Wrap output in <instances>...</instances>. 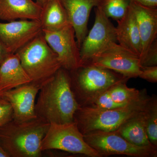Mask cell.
I'll return each instance as SVG.
<instances>
[{"instance_id": "7a4b0ae2", "label": "cell", "mask_w": 157, "mask_h": 157, "mask_svg": "<svg viewBox=\"0 0 157 157\" xmlns=\"http://www.w3.org/2000/svg\"><path fill=\"white\" fill-rule=\"evenodd\" d=\"M50 124L37 117L24 122L13 119L0 128V143L9 157H40L42 140Z\"/></svg>"}, {"instance_id": "e0dca14e", "label": "cell", "mask_w": 157, "mask_h": 157, "mask_svg": "<svg viewBox=\"0 0 157 157\" xmlns=\"http://www.w3.org/2000/svg\"><path fill=\"white\" fill-rule=\"evenodd\" d=\"M32 80L21 63L17 54L10 53L0 66V92L27 84Z\"/></svg>"}, {"instance_id": "484cf974", "label": "cell", "mask_w": 157, "mask_h": 157, "mask_svg": "<svg viewBox=\"0 0 157 157\" xmlns=\"http://www.w3.org/2000/svg\"><path fill=\"white\" fill-rule=\"evenodd\" d=\"M142 6L150 8H157V0H133Z\"/></svg>"}, {"instance_id": "d4e9b609", "label": "cell", "mask_w": 157, "mask_h": 157, "mask_svg": "<svg viewBox=\"0 0 157 157\" xmlns=\"http://www.w3.org/2000/svg\"><path fill=\"white\" fill-rule=\"evenodd\" d=\"M138 77L149 82L155 83L157 82V66L142 67Z\"/></svg>"}, {"instance_id": "cb8c5ba5", "label": "cell", "mask_w": 157, "mask_h": 157, "mask_svg": "<svg viewBox=\"0 0 157 157\" xmlns=\"http://www.w3.org/2000/svg\"><path fill=\"white\" fill-rule=\"evenodd\" d=\"M143 67L157 66V42L155 40L149 48L146 56L141 62Z\"/></svg>"}, {"instance_id": "52a82bcc", "label": "cell", "mask_w": 157, "mask_h": 157, "mask_svg": "<svg viewBox=\"0 0 157 157\" xmlns=\"http://www.w3.org/2000/svg\"><path fill=\"white\" fill-rule=\"evenodd\" d=\"M84 140L101 157L124 155L133 157H156L157 147L138 146L114 131H95L83 135Z\"/></svg>"}, {"instance_id": "30bf717a", "label": "cell", "mask_w": 157, "mask_h": 157, "mask_svg": "<svg viewBox=\"0 0 157 157\" xmlns=\"http://www.w3.org/2000/svg\"><path fill=\"white\" fill-rule=\"evenodd\" d=\"M42 32L48 45L57 55L62 68L70 72L82 65L80 48L71 25L60 30Z\"/></svg>"}, {"instance_id": "f546056e", "label": "cell", "mask_w": 157, "mask_h": 157, "mask_svg": "<svg viewBox=\"0 0 157 157\" xmlns=\"http://www.w3.org/2000/svg\"><path fill=\"white\" fill-rule=\"evenodd\" d=\"M4 98H3V93L0 92V101H2L4 100Z\"/></svg>"}, {"instance_id": "3957f363", "label": "cell", "mask_w": 157, "mask_h": 157, "mask_svg": "<svg viewBox=\"0 0 157 157\" xmlns=\"http://www.w3.org/2000/svg\"><path fill=\"white\" fill-rule=\"evenodd\" d=\"M151 98L144 89L137 99L123 107L110 109L79 107L74 121L83 135L95 131H116L126 121L143 112Z\"/></svg>"}, {"instance_id": "ffe728a7", "label": "cell", "mask_w": 157, "mask_h": 157, "mask_svg": "<svg viewBox=\"0 0 157 157\" xmlns=\"http://www.w3.org/2000/svg\"><path fill=\"white\" fill-rule=\"evenodd\" d=\"M144 111L126 121L115 131L130 143L136 146L152 145L147 133Z\"/></svg>"}, {"instance_id": "277c9868", "label": "cell", "mask_w": 157, "mask_h": 157, "mask_svg": "<svg viewBox=\"0 0 157 157\" xmlns=\"http://www.w3.org/2000/svg\"><path fill=\"white\" fill-rule=\"evenodd\" d=\"M69 73L71 89L79 107H90L113 85L129 79L113 70L88 63Z\"/></svg>"}, {"instance_id": "9c48e42d", "label": "cell", "mask_w": 157, "mask_h": 157, "mask_svg": "<svg viewBox=\"0 0 157 157\" xmlns=\"http://www.w3.org/2000/svg\"><path fill=\"white\" fill-rule=\"evenodd\" d=\"M87 63L113 70L128 78L138 77L143 67L139 56L117 42L112 43Z\"/></svg>"}, {"instance_id": "4fadbf2b", "label": "cell", "mask_w": 157, "mask_h": 157, "mask_svg": "<svg viewBox=\"0 0 157 157\" xmlns=\"http://www.w3.org/2000/svg\"><path fill=\"white\" fill-rule=\"evenodd\" d=\"M132 9L138 25L141 42L140 63L152 43L157 40V9L146 7L131 0Z\"/></svg>"}, {"instance_id": "603a6c76", "label": "cell", "mask_w": 157, "mask_h": 157, "mask_svg": "<svg viewBox=\"0 0 157 157\" xmlns=\"http://www.w3.org/2000/svg\"><path fill=\"white\" fill-rule=\"evenodd\" d=\"M13 119V110L6 100L0 101V128Z\"/></svg>"}, {"instance_id": "5b68a950", "label": "cell", "mask_w": 157, "mask_h": 157, "mask_svg": "<svg viewBox=\"0 0 157 157\" xmlns=\"http://www.w3.org/2000/svg\"><path fill=\"white\" fill-rule=\"evenodd\" d=\"M16 53L34 82H45L62 68L57 55L48 45L42 32Z\"/></svg>"}, {"instance_id": "5bb4252c", "label": "cell", "mask_w": 157, "mask_h": 157, "mask_svg": "<svg viewBox=\"0 0 157 157\" xmlns=\"http://www.w3.org/2000/svg\"><path fill=\"white\" fill-rule=\"evenodd\" d=\"M67 13L79 48L87 35V25L92 9L99 0H60Z\"/></svg>"}, {"instance_id": "44dd1931", "label": "cell", "mask_w": 157, "mask_h": 157, "mask_svg": "<svg viewBox=\"0 0 157 157\" xmlns=\"http://www.w3.org/2000/svg\"><path fill=\"white\" fill-rule=\"evenodd\" d=\"M147 133L150 142L157 147V99L151 96L144 112Z\"/></svg>"}, {"instance_id": "6da1fadb", "label": "cell", "mask_w": 157, "mask_h": 157, "mask_svg": "<svg viewBox=\"0 0 157 157\" xmlns=\"http://www.w3.org/2000/svg\"><path fill=\"white\" fill-rule=\"evenodd\" d=\"M79 107L71 89L70 73L61 68L40 89L35 113L50 124H64L74 121Z\"/></svg>"}, {"instance_id": "7c38bea8", "label": "cell", "mask_w": 157, "mask_h": 157, "mask_svg": "<svg viewBox=\"0 0 157 157\" xmlns=\"http://www.w3.org/2000/svg\"><path fill=\"white\" fill-rule=\"evenodd\" d=\"M45 82L32 81L3 93V98L12 107L13 120L21 122L37 117L36 98Z\"/></svg>"}, {"instance_id": "83f0119b", "label": "cell", "mask_w": 157, "mask_h": 157, "mask_svg": "<svg viewBox=\"0 0 157 157\" xmlns=\"http://www.w3.org/2000/svg\"><path fill=\"white\" fill-rule=\"evenodd\" d=\"M0 157H9V155L6 152L0 143Z\"/></svg>"}, {"instance_id": "8992f818", "label": "cell", "mask_w": 157, "mask_h": 157, "mask_svg": "<svg viewBox=\"0 0 157 157\" xmlns=\"http://www.w3.org/2000/svg\"><path fill=\"white\" fill-rule=\"evenodd\" d=\"M41 149L42 152L56 149L90 157H101L98 152L86 143L74 121L50 123L42 140Z\"/></svg>"}, {"instance_id": "4316f807", "label": "cell", "mask_w": 157, "mask_h": 157, "mask_svg": "<svg viewBox=\"0 0 157 157\" xmlns=\"http://www.w3.org/2000/svg\"><path fill=\"white\" fill-rule=\"evenodd\" d=\"M9 54L10 53H9V52L7 51L6 47L0 40V66Z\"/></svg>"}, {"instance_id": "8fae6325", "label": "cell", "mask_w": 157, "mask_h": 157, "mask_svg": "<svg viewBox=\"0 0 157 157\" xmlns=\"http://www.w3.org/2000/svg\"><path fill=\"white\" fill-rule=\"evenodd\" d=\"M42 32L40 21L20 19L0 22V40L10 53H15Z\"/></svg>"}, {"instance_id": "2e32d148", "label": "cell", "mask_w": 157, "mask_h": 157, "mask_svg": "<svg viewBox=\"0 0 157 157\" xmlns=\"http://www.w3.org/2000/svg\"><path fill=\"white\" fill-rule=\"evenodd\" d=\"M117 41L121 46L140 57L141 42L135 14L129 7L123 17L117 21Z\"/></svg>"}, {"instance_id": "9a60e30c", "label": "cell", "mask_w": 157, "mask_h": 157, "mask_svg": "<svg viewBox=\"0 0 157 157\" xmlns=\"http://www.w3.org/2000/svg\"><path fill=\"white\" fill-rule=\"evenodd\" d=\"M125 80L113 85L99 96L90 106L104 109H114L127 105L137 99L141 90L127 86Z\"/></svg>"}, {"instance_id": "ac0fdd59", "label": "cell", "mask_w": 157, "mask_h": 157, "mask_svg": "<svg viewBox=\"0 0 157 157\" xmlns=\"http://www.w3.org/2000/svg\"><path fill=\"white\" fill-rule=\"evenodd\" d=\"M42 8L33 0H0V19L40 20Z\"/></svg>"}, {"instance_id": "d6986e66", "label": "cell", "mask_w": 157, "mask_h": 157, "mask_svg": "<svg viewBox=\"0 0 157 157\" xmlns=\"http://www.w3.org/2000/svg\"><path fill=\"white\" fill-rule=\"evenodd\" d=\"M39 21L42 31L56 32L71 25L67 11L60 0H50L46 3L42 7Z\"/></svg>"}, {"instance_id": "ba28073f", "label": "cell", "mask_w": 157, "mask_h": 157, "mask_svg": "<svg viewBox=\"0 0 157 157\" xmlns=\"http://www.w3.org/2000/svg\"><path fill=\"white\" fill-rule=\"evenodd\" d=\"M95 17L93 27L80 48L82 65L86 63L117 41L116 27L99 7H95Z\"/></svg>"}, {"instance_id": "f1b7e54d", "label": "cell", "mask_w": 157, "mask_h": 157, "mask_svg": "<svg viewBox=\"0 0 157 157\" xmlns=\"http://www.w3.org/2000/svg\"><path fill=\"white\" fill-rule=\"evenodd\" d=\"M50 0H36V2L42 8L46 3L48 2Z\"/></svg>"}, {"instance_id": "7402d4cb", "label": "cell", "mask_w": 157, "mask_h": 157, "mask_svg": "<svg viewBox=\"0 0 157 157\" xmlns=\"http://www.w3.org/2000/svg\"><path fill=\"white\" fill-rule=\"evenodd\" d=\"M131 0H99L98 6L108 18L117 21L124 17Z\"/></svg>"}]
</instances>
